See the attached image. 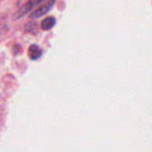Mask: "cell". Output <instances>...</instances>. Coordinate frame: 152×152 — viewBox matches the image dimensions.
<instances>
[{"label": "cell", "instance_id": "1", "mask_svg": "<svg viewBox=\"0 0 152 152\" xmlns=\"http://www.w3.org/2000/svg\"><path fill=\"white\" fill-rule=\"evenodd\" d=\"M44 0H28L27 3H25L19 10L14 15V19H19L20 18L23 17L24 16L27 14L28 12L32 10L35 6L38 5L40 3H42Z\"/></svg>", "mask_w": 152, "mask_h": 152}, {"label": "cell", "instance_id": "3", "mask_svg": "<svg viewBox=\"0 0 152 152\" xmlns=\"http://www.w3.org/2000/svg\"><path fill=\"white\" fill-rule=\"evenodd\" d=\"M42 55V50L37 45H31L28 49V56L33 60L39 59Z\"/></svg>", "mask_w": 152, "mask_h": 152}, {"label": "cell", "instance_id": "2", "mask_svg": "<svg viewBox=\"0 0 152 152\" xmlns=\"http://www.w3.org/2000/svg\"><path fill=\"white\" fill-rule=\"evenodd\" d=\"M55 2H56V0H48L45 4L40 6V7L34 10L33 13H31L30 15V18L31 19H38V18L45 15L46 13H48L49 10L54 5Z\"/></svg>", "mask_w": 152, "mask_h": 152}, {"label": "cell", "instance_id": "4", "mask_svg": "<svg viewBox=\"0 0 152 152\" xmlns=\"http://www.w3.org/2000/svg\"><path fill=\"white\" fill-rule=\"evenodd\" d=\"M56 24V19L53 16H48L42 20L41 23V27L45 31H48L51 29Z\"/></svg>", "mask_w": 152, "mask_h": 152}]
</instances>
